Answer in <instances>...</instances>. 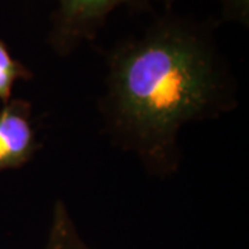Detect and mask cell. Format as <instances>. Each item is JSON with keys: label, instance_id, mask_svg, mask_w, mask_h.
Masks as SVG:
<instances>
[{"label": "cell", "instance_id": "6da1fadb", "mask_svg": "<svg viewBox=\"0 0 249 249\" xmlns=\"http://www.w3.org/2000/svg\"><path fill=\"white\" fill-rule=\"evenodd\" d=\"M235 101L231 72L208 22L165 14L107 54L100 101L106 127L155 176L178 169L184 124L222 115Z\"/></svg>", "mask_w": 249, "mask_h": 249}, {"label": "cell", "instance_id": "7a4b0ae2", "mask_svg": "<svg viewBox=\"0 0 249 249\" xmlns=\"http://www.w3.org/2000/svg\"><path fill=\"white\" fill-rule=\"evenodd\" d=\"M50 18L47 43L55 53L67 57L80 46L93 42L107 24L108 17L119 7L150 9L160 0H55Z\"/></svg>", "mask_w": 249, "mask_h": 249}, {"label": "cell", "instance_id": "3957f363", "mask_svg": "<svg viewBox=\"0 0 249 249\" xmlns=\"http://www.w3.org/2000/svg\"><path fill=\"white\" fill-rule=\"evenodd\" d=\"M40 147L32 119V104L22 98H10L0 108V173L25 166Z\"/></svg>", "mask_w": 249, "mask_h": 249}, {"label": "cell", "instance_id": "277c9868", "mask_svg": "<svg viewBox=\"0 0 249 249\" xmlns=\"http://www.w3.org/2000/svg\"><path fill=\"white\" fill-rule=\"evenodd\" d=\"M43 249H94L83 240L67 205L60 199L54 204L50 230Z\"/></svg>", "mask_w": 249, "mask_h": 249}, {"label": "cell", "instance_id": "5b68a950", "mask_svg": "<svg viewBox=\"0 0 249 249\" xmlns=\"http://www.w3.org/2000/svg\"><path fill=\"white\" fill-rule=\"evenodd\" d=\"M32 78L34 72L25 64L16 60L7 45L0 40V101H9L18 80H29Z\"/></svg>", "mask_w": 249, "mask_h": 249}, {"label": "cell", "instance_id": "8992f818", "mask_svg": "<svg viewBox=\"0 0 249 249\" xmlns=\"http://www.w3.org/2000/svg\"><path fill=\"white\" fill-rule=\"evenodd\" d=\"M222 6L223 18L226 21L238 22L248 27L249 0H219Z\"/></svg>", "mask_w": 249, "mask_h": 249}]
</instances>
